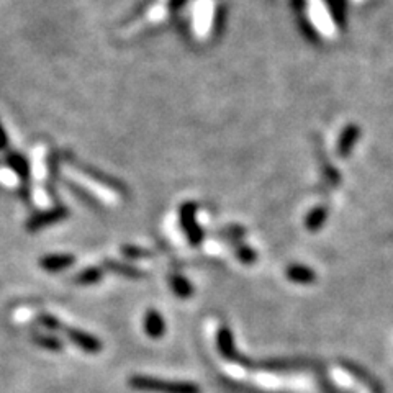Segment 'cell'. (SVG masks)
Returning a JSON list of instances; mask_svg holds the SVG:
<instances>
[{
	"label": "cell",
	"instance_id": "30bf717a",
	"mask_svg": "<svg viewBox=\"0 0 393 393\" xmlns=\"http://www.w3.org/2000/svg\"><path fill=\"white\" fill-rule=\"evenodd\" d=\"M32 341L36 346H40V348L46 349V351L58 352V351H61V349L64 348L63 341L59 339V337L53 336V335H43V333H33Z\"/></svg>",
	"mask_w": 393,
	"mask_h": 393
},
{
	"label": "cell",
	"instance_id": "ffe728a7",
	"mask_svg": "<svg viewBox=\"0 0 393 393\" xmlns=\"http://www.w3.org/2000/svg\"><path fill=\"white\" fill-rule=\"evenodd\" d=\"M7 146V136L3 133V128L0 125V149H3Z\"/></svg>",
	"mask_w": 393,
	"mask_h": 393
},
{
	"label": "cell",
	"instance_id": "7a4b0ae2",
	"mask_svg": "<svg viewBox=\"0 0 393 393\" xmlns=\"http://www.w3.org/2000/svg\"><path fill=\"white\" fill-rule=\"evenodd\" d=\"M216 346H218V351H220V354L226 359V361L236 362V364H241V366H249V367L253 366V362H251L249 359L243 357L241 354H239L236 346H234L233 333L228 326H226V324L220 326V330H218Z\"/></svg>",
	"mask_w": 393,
	"mask_h": 393
},
{
	"label": "cell",
	"instance_id": "ba28073f",
	"mask_svg": "<svg viewBox=\"0 0 393 393\" xmlns=\"http://www.w3.org/2000/svg\"><path fill=\"white\" fill-rule=\"evenodd\" d=\"M285 276L289 280L295 284H313L316 280V272L311 271L308 266H302V264H292L285 269Z\"/></svg>",
	"mask_w": 393,
	"mask_h": 393
},
{
	"label": "cell",
	"instance_id": "9c48e42d",
	"mask_svg": "<svg viewBox=\"0 0 393 393\" xmlns=\"http://www.w3.org/2000/svg\"><path fill=\"white\" fill-rule=\"evenodd\" d=\"M104 269H106V271H112L118 276L126 277V279H143V277H146V272H143L141 269L130 266V264L117 262V260H112V259L105 260Z\"/></svg>",
	"mask_w": 393,
	"mask_h": 393
},
{
	"label": "cell",
	"instance_id": "7c38bea8",
	"mask_svg": "<svg viewBox=\"0 0 393 393\" xmlns=\"http://www.w3.org/2000/svg\"><path fill=\"white\" fill-rule=\"evenodd\" d=\"M169 284H170V287H172L174 293H176L179 298H189L190 295L194 293V287H192L190 282L187 280L183 276L170 274Z\"/></svg>",
	"mask_w": 393,
	"mask_h": 393
},
{
	"label": "cell",
	"instance_id": "52a82bcc",
	"mask_svg": "<svg viewBox=\"0 0 393 393\" xmlns=\"http://www.w3.org/2000/svg\"><path fill=\"white\" fill-rule=\"evenodd\" d=\"M144 331L153 339H159V337L164 336L166 322L159 311L148 310V313L144 315Z\"/></svg>",
	"mask_w": 393,
	"mask_h": 393
},
{
	"label": "cell",
	"instance_id": "d6986e66",
	"mask_svg": "<svg viewBox=\"0 0 393 393\" xmlns=\"http://www.w3.org/2000/svg\"><path fill=\"white\" fill-rule=\"evenodd\" d=\"M8 164H10V168L14 169L21 179L28 177V164L25 162V159H21L20 156L15 155V156L8 157Z\"/></svg>",
	"mask_w": 393,
	"mask_h": 393
},
{
	"label": "cell",
	"instance_id": "4fadbf2b",
	"mask_svg": "<svg viewBox=\"0 0 393 393\" xmlns=\"http://www.w3.org/2000/svg\"><path fill=\"white\" fill-rule=\"evenodd\" d=\"M102 277H104V269L92 266V267L84 269L82 272H79L74 280L80 285H92V284H97Z\"/></svg>",
	"mask_w": 393,
	"mask_h": 393
},
{
	"label": "cell",
	"instance_id": "6da1fadb",
	"mask_svg": "<svg viewBox=\"0 0 393 393\" xmlns=\"http://www.w3.org/2000/svg\"><path fill=\"white\" fill-rule=\"evenodd\" d=\"M130 387L139 392L153 393H200V387L192 382H170L146 375H133L130 379Z\"/></svg>",
	"mask_w": 393,
	"mask_h": 393
},
{
	"label": "cell",
	"instance_id": "8992f818",
	"mask_svg": "<svg viewBox=\"0 0 393 393\" xmlns=\"http://www.w3.org/2000/svg\"><path fill=\"white\" fill-rule=\"evenodd\" d=\"M74 262L76 258L72 254H49L40 260V266L46 272H59L69 269Z\"/></svg>",
	"mask_w": 393,
	"mask_h": 393
},
{
	"label": "cell",
	"instance_id": "9a60e30c",
	"mask_svg": "<svg viewBox=\"0 0 393 393\" xmlns=\"http://www.w3.org/2000/svg\"><path fill=\"white\" fill-rule=\"evenodd\" d=\"M38 323H40L43 328H46L48 331H63L64 330L61 322H59L56 316H53L49 313H41L40 316H38Z\"/></svg>",
	"mask_w": 393,
	"mask_h": 393
},
{
	"label": "cell",
	"instance_id": "2e32d148",
	"mask_svg": "<svg viewBox=\"0 0 393 393\" xmlns=\"http://www.w3.org/2000/svg\"><path fill=\"white\" fill-rule=\"evenodd\" d=\"M236 256L243 264H246V266H251V264H254L256 259H258V254H256L254 249H251L249 246H243V245H236Z\"/></svg>",
	"mask_w": 393,
	"mask_h": 393
},
{
	"label": "cell",
	"instance_id": "8fae6325",
	"mask_svg": "<svg viewBox=\"0 0 393 393\" xmlns=\"http://www.w3.org/2000/svg\"><path fill=\"white\" fill-rule=\"evenodd\" d=\"M303 364H305V362L298 361V359H293V361H289V359H271V361L260 362L259 367L266 370H290L302 369Z\"/></svg>",
	"mask_w": 393,
	"mask_h": 393
},
{
	"label": "cell",
	"instance_id": "277c9868",
	"mask_svg": "<svg viewBox=\"0 0 393 393\" xmlns=\"http://www.w3.org/2000/svg\"><path fill=\"white\" fill-rule=\"evenodd\" d=\"M64 335L67 336V339L71 341L72 344L78 346L79 349H82L84 352L87 354H97L102 351V341L98 337L89 335L82 330H78V328H64Z\"/></svg>",
	"mask_w": 393,
	"mask_h": 393
},
{
	"label": "cell",
	"instance_id": "5b68a950",
	"mask_svg": "<svg viewBox=\"0 0 393 393\" xmlns=\"http://www.w3.org/2000/svg\"><path fill=\"white\" fill-rule=\"evenodd\" d=\"M66 216H67V210L63 207L53 208V210H48V212L35 213V215L27 221V229L28 232H38V229L46 228V226L58 223V221L64 220Z\"/></svg>",
	"mask_w": 393,
	"mask_h": 393
},
{
	"label": "cell",
	"instance_id": "5bb4252c",
	"mask_svg": "<svg viewBox=\"0 0 393 393\" xmlns=\"http://www.w3.org/2000/svg\"><path fill=\"white\" fill-rule=\"evenodd\" d=\"M326 216H328L326 208L324 207L315 208V210L306 216V228H308L310 232H318V229L324 225V221H326Z\"/></svg>",
	"mask_w": 393,
	"mask_h": 393
},
{
	"label": "cell",
	"instance_id": "ac0fdd59",
	"mask_svg": "<svg viewBox=\"0 0 393 393\" xmlns=\"http://www.w3.org/2000/svg\"><path fill=\"white\" fill-rule=\"evenodd\" d=\"M357 135H359L357 128H349V130L346 131L343 139H341V146H339V151L343 153V155H348L349 149H351L352 144L356 143Z\"/></svg>",
	"mask_w": 393,
	"mask_h": 393
},
{
	"label": "cell",
	"instance_id": "e0dca14e",
	"mask_svg": "<svg viewBox=\"0 0 393 393\" xmlns=\"http://www.w3.org/2000/svg\"><path fill=\"white\" fill-rule=\"evenodd\" d=\"M122 254L128 259H143V258H153L155 253L148 249H141V247L136 246H123Z\"/></svg>",
	"mask_w": 393,
	"mask_h": 393
},
{
	"label": "cell",
	"instance_id": "3957f363",
	"mask_svg": "<svg viewBox=\"0 0 393 393\" xmlns=\"http://www.w3.org/2000/svg\"><path fill=\"white\" fill-rule=\"evenodd\" d=\"M181 223L183 232L187 233V239L192 246H199L203 241V229L196 223L195 205L186 203L181 208Z\"/></svg>",
	"mask_w": 393,
	"mask_h": 393
}]
</instances>
